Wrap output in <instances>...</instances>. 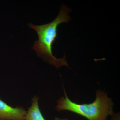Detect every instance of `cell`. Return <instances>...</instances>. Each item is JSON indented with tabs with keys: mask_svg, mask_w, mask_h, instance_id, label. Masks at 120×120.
<instances>
[{
	"mask_svg": "<svg viewBox=\"0 0 120 120\" xmlns=\"http://www.w3.org/2000/svg\"><path fill=\"white\" fill-rule=\"evenodd\" d=\"M71 11V9L63 5L58 16L51 22L40 26L28 23L30 28L36 31L38 37V40L34 42L32 49L36 51L38 57L57 68L62 66L68 67L65 56L62 58H56L53 54L52 49L53 45L57 38L58 26L70 20L71 18L68 14Z\"/></svg>",
	"mask_w": 120,
	"mask_h": 120,
	"instance_id": "cell-1",
	"label": "cell"
},
{
	"mask_svg": "<svg viewBox=\"0 0 120 120\" xmlns=\"http://www.w3.org/2000/svg\"><path fill=\"white\" fill-rule=\"evenodd\" d=\"M64 88V97L57 101L56 109L58 112L68 110L79 114L88 120H106L113 114V103L107 93L100 90L96 92L94 102L90 104H79L71 101Z\"/></svg>",
	"mask_w": 120,
	"mask_h": 120,
	"instance_id": "cell-2",
	"label": "cell"
},
{
	"mask_svg": "<svg viewBox=\"0 0 120 120\" xmlns=\"http://www.w3.org/2000/svg\"><path fill=\"white\" fill-rule=\"evenodd\" d=\"M26 113L23 107H12L0 98V120H26Z\"/></svg>",
	"mask_w": 120,
	"mask_h": 120,
	"instance_id": "cell-3",
	"label": "cell"
},
{
	"mask_svg": "<svg viewBox=\"0 0 120 120\" xmlns=\"http://www.w3.org/2000/svg\"><path fill=\"white\" fill-rule=\"evenodd\" d=\"M39 98L34 96L32 99V104L26 111V120H45L41 112L38 105Z\"/></svg>",
	"mask_w": 120,
	"mask_h": 120,
	"instance_id": "cell-4",
	"label": "cell"
},
{
	"mask_svg": "<svg viewBox=\"0 0 120 120\" xmlns=\"http://www.w3.org/2000/svg\"><path fill=\"white\" fill-rule=\"evenodd\" d=\"M112 116L111 120H120V113L113 114Z\"/></svg>",
	"mask_w": 120,
	"mask_h": 120,
	"instance_id": "cell-5",
	"label": "cell"
},
{
	"mask_svg": "<svg viewBox=\"0 0 120 120\" xmlns=\"http://www.w3.org/2000/svg\"><path fill=\"white\" fill-rule=\"evenodd\" d=\"M54 120H69L68 118H60L58 117H56Z\"/></svg>",
	"mask_w": 120,
	"mask_h": 120,
	"instance_id": "cell-6",
	"label": "cell"
}]
</instances>
